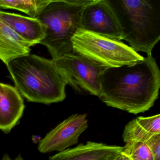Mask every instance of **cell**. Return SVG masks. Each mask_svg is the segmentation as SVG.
<instances>
[{
	"label": "cell",
	"mask_w": 160,
	"mask_h": 160,
	"mask_svg": "<svg viewBox=\"0 0 160 160\" xmlns=\"http://www.w3.org/2000/svg\"><path fill=\"white\" fill-rule=\"evenodd\" d=\"M99 97L107 105L132 114L143 113L154 105L160 88V71L152 55L141 60L107 67L100 77Z\"/></svg>",
	"instance_id": "6da1fadb"
},
{
	"label": "cell",
	"mask_w": 160,
	"mask_h": 160,
	"mask_svg": "<svg viewBox=\"0 0 160 160\" xmlns=\"http://www.w3.org/2000/svg\"><path fill=\"white\" fill-rule=\"evenodd\" d=\"M6 65L16 88L29 102L50 104L66 98L68 81L53 60L29 54Z\"/></svg>",
	"instance_id": "7a4b0ae2"
},
{
	"label": "cell",
	"mask_w": 160,
	"mask_h": 160,
	"mask_svg": "<svg viewBox=\"0 0 160 160\" xmlns=\"http://www.w3.org/2000/svg\"><path fill=\"white\" fill-rule=\"evenodd\" d=\"M122 40L136 52L152 55L160 39V0H108Z\"/></svg>",
	"instance_id": "3957f363"
},
{
	"label": "cell",
	"mask_w": 160,
	"mask_h": 160,
	"mask_svg": "<svg viewBox=\"0 0 160 160\" xmlns=\"http://www.w3.org/2000/svg\"><path fill=\"white\" fill-rule=\"evenodd\" d=\"M93 0H50L36 19L45 27L40 44L46 47L56 59L73 53L72 39L81 29L82 11Z\"/></svg>",
	"instance_id": "277c9868"
},
{
	"label": "cell",
	"mask_w": 160,
	"mask_h": 160,
	"mask_svg": "<svg viewBox=\"0 0 160 160\" xmlns=\"http://www.w3.org/2000/svg\"><path fill=\"white\" fill-rule=\"evenodd\" d=\"M73 51L107 67L131 64L143 57L121 41L79 29L72 39Z\"/></svg>",
	"instance_id": "5b68a950"
},
{
	"label": "cell",
	"mask_w": 160,
	"mask_h": 160,
	"mask_svg": "<svg viewBox=\"0 0 160 160\" xmlns=\"http://www.w3.org/2000/svg\"><path fill=\"white\" fill-rule=\"evenodd\" d=\"M52 60L65 76L69 85L78 91L99 97L100 77L107 67L74 52Z\"/></svg>",
	"instance_id": "8992f818"
},
{
	"label": "cell",
	"mask_w": 160,
	"mask_h": 160,
	"mask_svg": "<svg viewBox=\"0 0 160 160\" xmlns=\"http://www.w3.org/2000/svg\"><path fill=\"white\" fill-rule=\"evenodd\" d=\"M81 29L115 41L122 40L119 23L108 0H93L84 7Z\"/></svg>",
	"instance_id": "52a82bcc"
},
{
	"label": "cell",
	"mask_w": 160,
	"mask_h": 160,
	"mask_svg": "<svg viewBox=\"0 0 160 160\" xmlns=\"http://www.w3.org/2000/svg\"><path fill=\"white\" fill-rule=\"evenodd\" d=\"M87 114H74L47 134L38 144L42 153L60 152L77 144L80 135L88 128Z\"/></svg>",
	"instance_id": "ba28073f"
},
{
	"label": "cell",
	"mask_w": 160,
	"mask_h": 160,
	"mask_svg": "<svg viewBox=\"0 0 160 160\" xmlns=\"http://www.w3.org/2000/svg\"><path fill=\"white\" fill-rule=\"evenodd\" d=\"M25 108L23 98L16 88L0 83V130L9 133L19 122Z\"/></svg>",
	"instance_id": "9c48e42d"
},
{
	"label": "cell",
	"mask_w": 160,
	"mask_h": 160,
	"mask_svg": "<svg viewBox=\"0 0 160 160\" xmlns=\"http://www.w3.org/2000/svg\"><path fill=\"white\" fill-rule=\"evenodd\" d=\"M123 147L88 141L67 149L49 157V160H114Z\"/></svg>",
	"instance_id": "30bf717a"
},
{
	"label": "cell",
	"mask_w": 160,
	"mask_h": 160,
	"mask_svg": "<svg viewBox=\"0 0 160 160\" xmlns=\"http://www.w3.org/2000/svg\"><path fill=\"white\" fill-rule=\"evenodd\" d=\"M0 21L33 46L45 36V27L35 18L0 11Z\"/></svg>",
	"instance_id": "8fae6325"
},
{
	"label": "cell",
	"mask_w": 160,
	"mask_h": 160,
	"mask_svg": "<svg viewBox=\"0 0 160 160\" xmlns=\"http://www.w3.org/2000/svg\"><path fill=\"white\" fill-rule=\"evenodd\" d=\"M32 46L0 21V60L6 65L16 58L30 54Z\"/></svg>",
	"instance_id": "7c38bea8"
},
{
	"label": "cell",
	"mask_w": 160,
	"mask_h": 160,
	"mask_svg": "<svg viewBox=\"0 0 160 160\" xmlns=\"http://www.w3.org/2000/svg\"><path fill=\"white\" fill-rule=\"evenodd\" d=\"M50 0H0V8L23 12L36 19Z\"/></svg>",
	"instance_id": "4fadbf2b"
},
{
	"label": "cell",
	"mask_w": 160,
	"mask_h": 160,
	"mask_svg": "<svg viewBox=\"0 0 160 160\" xmlns=\"http://www.w3.org/2000/svg\"><path fill=\"white\" fill-rule=\"evenodd\" d=\"M122 152L131 160H153L151 150L146 143L138 141L125 143Z\"/></svg>",
	"instance_id": "5bb4252c"
},
{
	"label": "cell",
	"mask_w": 160,
	"mask_h": 160,
	"mask_svg": "<svg viewBox=\"0 0 160 160\" xmlns=\"http://www.w3.org/2000/svg\"><path fill=\"white\" fill-rule=\"evenodd\" d=\"M135 120L146 132L152 134H160V114L149 117H139Z\"/></svg>",
	"instance_id": "9a60e30c"
},
{
	"label": "cell",
	"mask_w": 160,
	"mask_h": 160,
	"mask_svg": "<svg viewBox=\"0 0 160 160\" xmlns=\"http://www.w3.org/2000/svg\"><path fill=\"white\" fill-rule=\"evenodd\" d=\"M146 144L151 150L153 160H160V134L153 135Z\"/></svg>",
	"instance_id": "2e32d148"
},
{
	"label": "cell",
	"mask_w": 160,
	"mask_h": 160,
	"mask_svg": "<svg viewBox=\"0 0 160 160\" xmlns=\"http://www.w3.org/2000/svg\"><path fill=\"white\" fill-rule=\"evenodd\" d=\"M114 160H131L127 155L123 153L122 151L118 155Z\"/></svg>",
	"instance_id": "e0dca14e"
},
{
	"label": "cell",
	"mask_w": 160,
	"mask_h": 160,
	"mask_svg": "<svg viewBox=\"0 0 160 160\" xmlns=\"http://www.w3.org/2000/svg\"><path fill=\"white\" fill-rule=\"evenodd\" d=\"M1 160H25L23 159V158H22V156H21V154H19L16 158L15 159H13V160H12V159H11L9 155H8V154H5L3 155V157H2V159Z\"/></svg>",
	"instance_id": "ac0fdd59"
}]
</instances>
